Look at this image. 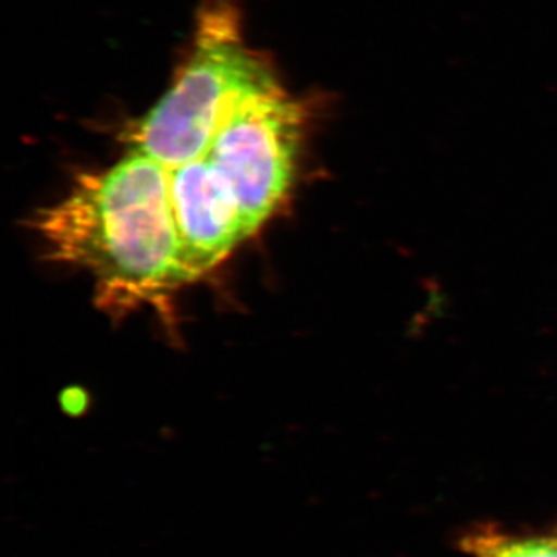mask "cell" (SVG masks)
I'll return each mask as SVG.
<instances>
[{
    "label": "cell",
    "instance_id": "6da1fadb",
    "mask_svg": "<svg viewBox=\"0 0 557 557\" xmlns=\"http://www.w3.org/2000/svg\"><path fill=\"white\" fill-rule=\"evenodd\" d=\"M35 228L50 258L95 278L112 310L160 302L189 284L171 201L170 170L127 152L109 170L81 175Z\"/></svg>",
    "mask_w": 557,
    "mask_h": 557
},
{
    "label": "cell",
    "instance_id": "7a4b0ae2",
    "mask_svg": "<svg viewBox=\"0 0 557 557\" xmlns=\"http://www.w3.org/2000/svg\"><path fill=\"white\" fill-rule=\"evenodd\" d=\"M277 87L270 62L245 44L234 3L211 0L171 89L131 127L129 150L170 171L199 160L245 101Z\"/></svg>",
    "mask_w": 557,
    "mask_h": 557
},
{
    "label": "cell",
    "instance_id": "3957f363",
    "mask_svg": "<svg viewBox=\"0 0 557 557\" xmlns=\"http://www.w3.org/2000/svg\"><path fill=\"white\" fill-rule=\"evenodd\" d=\"M302 129L304 110L281 86L245 101L201 157L239 209L248 239L295 185Z\"/></svg>",
    "mask_w": 557,
    "mask_h": 557
},
{
    "label": "cell",
    "instance_id": "277c9868",
    "mask_svg": "<svg viewBox=\"0 0 557 557\" xmlns=\"http://www.w3.org/2000/svg\"><path fill=\"white\" fill-rule=\"evenodd\" d=\"M460 549L467 557H557V531L518 533L483 523L460 537Z\"/></svg>",
    "mask_w": 557,
    "mask_h": 557
}]
</instances>
